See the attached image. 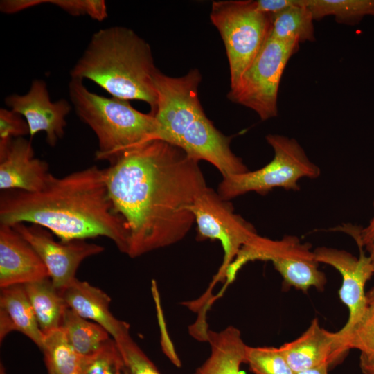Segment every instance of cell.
I'll list each match as a JSON object with an SVG mask.
<instances>
[{
	"label": "cell",
	"instance_id": "cell-2",
	"mask_svg": "<svg viewBox=\"0 0 374 374\" xmlns=\"http://www.w3.org/2000/svg\"><path fill=\"white\" fill-rule=\"evenodd\" d=\"M18 223L41 226L62 242L105 237L127 253V224L109 199L106 169L96 166L53 175L37 192L1 191L0 224Z\"/></svg>",
	"mask_w": 374,
	"mask_h": 374
},
{
	"label": "cell",
	"instance_id": "cell-23",
	"mask_svg": "<svg viewBox=\"0 0 374 374\" xmlns=\"http://www.w3.org/2000/svg\"><path fill=\"white\" fill-rule=\"evenodd\" d=\"M48 374H75L82 357L69 343L62 327L44 334L42 346Z\"/></svg>",
	"mask_w": 374,
	"mask_h": 374
},
{
	"label": "cell",
	"instance_id": "cell-17",
	"mask_svg": "<svg viewBox=\"0 0 374 374\" xmlns=\"http://www.w3.org/2000/svg\"><path fill=\"white\" fill-rule=\"evenodd\" d=\"M60 293L68 308L102 326L114 340L130 331L129 324L110 312L111 299L98 287L75 278Z\"/></svg>",
	"mask_w": 374,
	"mask_h": 374
},
{
	"label": "cell",
	"instance_id": "cell-36",
	"mask_svg": "<svg viewBox=\"0 0 374 374\" xmlns=\"http://www.w3.org/2000/svg\"><path fill=\"white\" fill-rule=\"evenodd\" d=\"M366 299L368 305H374V287L366 293Z\"/></svg>",
	"mask_w": 374,
	"mask_h": 374
},
{
	"label": "cell",
	"instance_id": "cell-28",
	"mask_svg": "<svg viewBox=\"0 0 374 374\" xmlns=\"http://www.w3.org/2000/svg\"><path fill=\"white\" fill-rule=\"evenodd\" d=\"M115 341L123 358L126 374H161L153 362L133 340L130 331L125 332Z\"/></svg>",
	"mask_w": 374,
	"mask_h": 374
},
{
	"label": "cell",
	"instance_id": "cell-39",
	"mask_svg": "<svg viewBox=\"0 0 374 374\" xmlns=\"http://www.w3.org/2000/svg\"><path fill=\"white\" fill-rule=\"evenodd\" d=\"M75 374H78V371L77 373H75Z\"/></svg>",
	"mask_w": 374,
	"mask_h": 374
},
{
	"label": "cell",
	"instance_id": "cell-26",
	"mask_svg": "<svg viewBox=\"0 0 374 374\" xmlns=\"http://www.w3.org/2000/svg\"><path fill=\"white\" fill-rule=\"evenodd\" d=\"M337 332L346 350L357 349L362 354L374 355V305H368L350 328Z\"/></svg>",
	"mask_w": 374,
	"mask_h": 374
},
{
	"label": "cell",
	"instance_id": "cell-34",
	"mask_svg": "<svg viewBox=\"0 0 374 374\" xmlns=\"http://www.w3.org/2000/svg\"><path fill=\"white\" fill-rule=\"evenodd\" d=\"M359 366L363 374H374V355H360Z\"/></svg>",
	"mask_w": 374,
	"mask_h": 374
},
{
	"label": "cell",
	"instance_id": "cell-7",
	"mask_svg": "<svg viewBox=\"0 0 374 374\" xmlns=\"http://www.w3.org/2000/svg\"><path fill=\"white\" fill-rule=\"evenodd\" d=\"M210 19L222 39L233 88L270 37L272 15L257 10L254 1L212 3Z\"/></svg>",
	"mask_w": 374,
	"mask_h": 374
},
{
	"label": "cell",
	"instance_id": "cell-30",
	"mask_svg": "<svg viewBox=\"0 0 374 374\" xmlns=\"http://www.w3.org/2000/svg\"><path fill=\"white\" fill-rule=\"evenodd\" d=\"M30 135L28 125L19 114L10 109H0V142Z\"/></svg>",
	"mask_w": 374,
	"mask_h": 374
},
{
	"label": "cell",
	"instance_id": "cell-5",
	"mask_svg": "<svg viewBox=\"0 0 374 374\" xmlns=\"http://www.w3.org/2000/svg\"><path fill=\"white\" fill-rule=\"evenodd\" d=\"M69 95L78 116L96 136L97 160L110 163L125 152L154 139V116L138 111L128 100L93 93L76 79L69 83Z\"/></svg>",
	"mask_w": 374,
	"mask_h": 374
},
{
	"label": "cell",
	"instance_id": "cell-16",
	"mask_svg": "<svg viewBox=\"0 0 374 374\" xmlns=\"http://www.w3.org/2000/svg\"><path fill=\"white\" fill-rule=\"evenodd\" d=\"M279 348L295 373L323 365L329 366L348 352L337 332L321 327L317 318L301 336Z\"/></svg>",
	"mask_w": 374,
	"mask_h": 374
},
{
	"label": "cell",
	"instance_id": "cell-38",
	"mask_svg": "<svg viewBox=\"0 0 374 374\" xmlns=\"http://www.w3.org/2000/svg\"><path fill=\"white\" fill-rule=\"evenodd\" d=\"M0 374H6L4 367L1 364Z\"/></svg>",
	"mask_w": 374,
	"mask_h": 374
},
{
	"label": "cell",
	"instance_id": "cell-27",
	"mask_svg": "<svg viewBox=\"0 0 374 374\" xmlns=\"http://www.w3.org/2000/svg\"><path fill=\"white\" fill-rule=\"evenodd\" d=\"M245 363L254 374H295L279 348L247 346Z\"/></svg>",
	"mask_w": 374,
	"mask_h": 374
},
{
	"label": "cell",
	"instance_id": "cell-6",
	"mask_svg": "<svg viewBox=\"0 0 374 374\" xmlns=\"http://www.w3.org/2000/svg\"><path fill=\"white\" fill-rule=\"evenodd\" d=\"M274 150L272 160L258 170L222 177L217 193L230 200L249 192L265 195L276 188L299 191L302 178L316 179L321 169L294 138L269 134L265 137Z\"/></svg>",
	"mask_w": 374,
	"mask_h": 374
},
{
	"label": "cell",
	"instance_id": "cell-18",
	"mask_svg": "<svg viewBox=\"0 0 374 374\" xmlns=\"http://www.w3.org/2000/svg\"><path fill=\"white\" fill-rule=\"evenodd\" d=\"M12 331L22 333L39 348L44 334L41 330L23 285L1 288L0 341Z\"/></svg>",
	"mask_w": 374,
	"mask_h": 374
},
{
	"label": "cell",
	"instance_id": "cell-35",
	"mask_svg": "<svg viewBox=\"0 0 374 374\" xmlns=\"http://www.w3.org/2000/svg\"><path fill=\"white\" fill-rule=\"evenodd\" d=\"M328 366L323 365L315 368L305 369L296 372L295 374H328Z\"/></svg>",
	"mask_w": 374,
	"mask_h": 374
},
{
	"label": "cell",
	"instance_id": "cell-14",
	"mask_svg": "<svg viewBox=\"0 0 374 374\" xmlns=\"http://www.w3.org/2000/svg\"><path fill=\"white\" fill-rule=\"evenodd\" d=\"M48 163L35 157L30 140L24 137L0 142V189L37 192L51 179Z\"/></svg>",
	"mask_w": 374,
	"mask_h": 374
},
{
	"label": "cell",
	"instance_id": "cell-37",
	"mask_svg": "<svg viewBox=\"0 0 374 374\" xmlns=\"http://www.w3.org/2000/svg\"><path fill=\"white\" fill-rule=\"evenodd\" d=\"M368 252V256L371 258V264H372L373 272H374V249L369 250Z\"/></svg>",
	"mask_w": 374,
	"mask_h": 374
},
{
	"label": "cell",
	"instance_id": "cell-24",
	"mask_svg": "<svg viewBox=\"0 0 374 374\" xmlns=\"http://www.w3.org/2000/svg\"><path fill=\"white\" fill-rule=\"evenodd\" d=\"M314 20L332 16L340 24L355 25L374 17V0H305Z\"/></svg>",
	"mask_w": 374,
	"mask_h": 374
},
{
	"label": "cell",
	"instance_id": "cell-25",
	"mask_svg": "<svg viewBox=\"0 0 374 374\" xmlns=\"http://www.w3.org/2000/svg\"><path fill=\"white\" fill-rule=\"evenodd\" d=\"M78 374H126L116 341L111 338L96 353L82 357Z\"/></svg>",
	"mask_w": 374,
	"mask_h": 374
},
{
	"label": "cell",
	"instance_id": "cell-19",
	"mask_svg": "<svg viewBox=\"0 0 374 374\" xmlns=\"http://www.w3.org/2000/svg\"><path fill=\"white\" fill-rule=\"evenodd\" d=\"M204 338L210 344L211 354L195 374H240L247 345L237 328L229 326L220 331L207 330Z\"/></svg>",
	"mask_w": 374,
	"mask_h": 374
},
{
	"label": "cell",
	"instance_id": "cell-29",
	"mask_svg": "<svg viewBox=\"0 0 374 374\" xmlns=\"http://www.w3.org/2000/svg\"><path fill=\"white\" fill-rule=\"evenodd\" d=\"M42 3L53 4L73 16L87 15L98 21L108 15L103 0H43Z\"/></svg>",
	"mask_w": 374,
	"mask_h": 374
},
{
	"label": "cell",
	"instance_id": "cell-22",
	"mask_svg": "<svg viewBox=\"0 0 374 374\" xmlns=\"http://www.w3.org/2000/svg\"><path fill=\"white\" fill-rule=\"evenodd\" d=\"M61 327L71 345L81 357L96 353L111 339L105 328L80 317L69 308L64 312Z\"/></svg>",
	"mask_w": 374,
	"mask_h": 374
},
{
	"label": "cell",
	"instance_id": "cell-31",
	"mask_svg": "<svg viewBox=\"0 0 374 374\" xmlns=\"http://www.w3.org/2000/svg\"><path fill=\"white\" fill-rule=\"evenodd\" d=\"M339 229L353 237L356 243L361 244L367 251L374 249V215L366 227L347 224L340 226Z\"/></svg>",
	"mask_w": 374,
	"mask_h": 374
},
{
	"label": "cell",
	"instance_id": "cell-33",
	"mask_svg": "<svg viewBox=\"0 0 374 374\" xmlns=\"http://www.w3.org/2000/svg\"><path fill=\"white\" fill-rule=\"evenodd\" d=\"M42 3V0H3L0 10L6 14H13Z\"/></svg>",
	"mask_w": 374,
	"mask_h": 374
},
{
	"label": "cell",
	"instance_id": "cell-10",
	"mask_svg": "<svg viewBox=\"0 0 374 374\" xmlns=\"http://www.w3.org/2000/svg\"><path fill=\"white\" fill-rule=\"evenodd\" d=\"M189 210L197 224V240H217L222 246V262L212 285L224 282L226 272L242 247L258 234L254 226L234 213L229 200L206 187L194 200Z\"/></svg>",
	"mask_w": 374,
	"mask_h": 374
},
{
	"label": "cell",
	"instance_id": "cell-13",
	"mask_svg": "<svg viewBox=\"0 0 374 374\" xmlns=\"http://www.w3.org/2000/svg\"><path fill=\"white\" fill-rule=\"evenodd\" d=\"M357 244L359 250L358 258L345 250L332 247H320L314 250L319 263L332 266L341 276L339 297L349 312L348 321L341 331L350 328L366 310L368 304L365 285L374 274L369 256L365 254L361 244Z\"/></svg>",
	"mask_w": 374,
	"mask_h": 374
},
{
	"label": "cell",
	"instance_id": "cell-9",
	"mask_svg": "<svg viewBox=\"0 0 374 374\" xmlns=\"http://www.w3.org/2000/svg\"><path fill=\"white\" fill-rule=\"evenodd\" d=\"M299 48L297 43L270 36L238 83L230 89L228 98L251 109L262 121L277 116L281 78L289 60Z\"/></svg>",
	"mask_w": 374,
	"mask_h": 374
},
{
	"label": "cell",
	"instance_id": "cell-15",
	"mask_svg": "<svg viewBox=\"0 0 374 374\" xmlns=\"http://www.w3.org/2000/svg\"><path fill=\"white\" fill-rule=\"evenodd\" d=\"M49 277L43 261L12 226L0 224V287Z\"/></svg>",
	"mask_w": 374,
	"mask_h": 374
},
{
	"label": "cell",
	"instance_id": "cell-21",
	"mask_svg": "<svg viewBox=\"0 0 374 374\" xmlns=\"http://www.w3.org/2000/svg\"><path fill=\"white\" fill-rule=\"evenodd\" d=\"M314 21L305 0H301L299 5L272 15L270 36L280 41L299 44L314 42Z\"/></svg>",
	"mask_w": 374,
	"mask_h": 374
},
{
	"label": "cell",
	"instance_id": "cell-8",
	"mask_svg": "<svg viewBox=\"0 0 374 374\" xmlns=\"http://www.w3.org/2000/svg\"><path fill=\"white\" fill-rule=\"evenodd\" d=\"M256 260L270 261L287 286L303 292L311 287L321 290L327 281L325 274L319 269V263L310 244L301 242L292 235L273 240L257 234L242 247L229 267L225 285L235 279L246 264Z\"/></svg>",
	"mask_w": 374,
	"mask_h": 374
},
{
	"label": "cell",
	"instance_id": "cell-11",
	"mask_svg": "<svg viewBox=\"0 0 374 374\" xmlns=\"http://www.w3.org/2000/svg\"><path fill=\"white\" fill-rule=\"evenodd\" d=\"M12 226L37 253L60 292L76 278V271L84 260L104 251L103 246L84 240L57 242L50 231L37 224L18 223Z\"/></svg>",
	"mask_w": 374,
	"mask_h": 374
},
{
	"label": "cell",
	"instance_id": "cell-4",
	"mask_svg": "<svg viewBox=\"0 0 374 374\" xmlns=\"http://www.w3.org/2000/svg\"><path fill=\"white\" fill-rule=\"evenodd\" d=\"M155 66L149 44L133 30L119 26L100 29L70 71L71 79L93 82L112 97L157 108Z\"/></svg>",
	"mask_w": 374,
	"mask_h": 374
},
{
	"label": "cell",
	"instance_id": "cell-1",
	"mask_svg": "<svg viewBox=\"0 0 374 374\" xmlns=\"http://www.w3.org/2000/svg\"><path fill=\"white\" fill-rule=\"evenodd\" d=\"M199 162L170 143L152 139L105 168L109 199L127 224L128 256L139 257L186 236L195 223L189 208L207 187Z\"/></svg>",
	"mask_w": 374,
	"mask_h": 374
},
{
	"label": "cell",
	"instance_id": "cell-12",
	"mask_svg": "<svg viewBox=\"0 0 374 374\" xmlns=\"http://www.w3.org/2000/svg\"><path fill=\"white\" fill-rule=\"evenodd\" d=\"M5 104L26 119L31 137L44 132L46 141L51 147L63 138L66 116L72 105L63 98L51 101L47 85L43 80H33L29 90L24 95L13 93L8 96Z\"/></svg>",
	"mask_w": 374,
	"mask_h": 374
},
{
	"label": "cell",
	"instance_id": "cell-32",
	"mask_svg": "<svg viewBox=\"0 0 374 374\" xmlns=\"http://www.w3.org/2000/svg\"><path fill=\"white\" fill-rule=\"evenodd\" d=\"M301 0H257L254 1L258 10L271 15H276L290 7L299 5Z\"/></svg>",
	"mask_w": 374,
	"mask_h": 374
},
{
	"label": "cell",
	"instance_id": "cell-20",
	"mask_svg": "<svg viewBox=\"0 0 374 374\" xmlns=\"http://www.w3.org/2000/svg\"><path fill=\"white\" fill-rule=\"evenodd\" d=\"M23 285L42 332L61 327L68 307L51 278L46 277Z\"/></svg>",
	"mask_w": 374,
	"mask_h": 374
},
{
	"label": "cell",
	"instance_id": "cell-3",
	"mask_svg": "<svg viewBox=\"0 0 374 374\" xmlns=\"http://www.w3.org/2000/svg\"><path fill=\"white\" fill-rule=\"evenodd\" d=\"M201 80L197 69L177 78L157 71L154 139L170 143L199 161L209 162L222 177L245 172L247 167L231 149L232 136L218 130L204 112L198 93Z\"/></svg>",
	"mask_w": 374,
	"mask_h": 374
}]
</instances>
